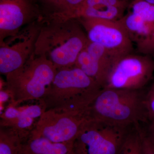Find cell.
<instances>
[{
    "instance_id": "obj_19",
    "label": "cell",
    "mask_w": 154,
    "mask_h": 154,
    "mask_svg": "<svg viewBox=\"0 0 154 154\" xmlns=\"http://www.w3.org/2000/svg\"><path fill=\"white\" fill-rule=\"evenodd\" d=\"M45 5L53 9L51 14L57 12L64 0H41Z\"/></svg>"
},
{
    "instance_id": "obj_7",
    "label": "cell",
    "mask_w": 154,
    "mask_h": 154,
    "mask_svg": "<svg viewBox=\"0 0 154 154\" xmlns=\"http://www.w3.org/2000/svg\"><path fill=\"white\" fill-rule=\"evenodd\" d=\"M89 120L82 114L49 109L39 117L29 138H44L56 143H73L83 125Z\"/></svg>"
},
{
    "instance_id": "obj_11",
    "label": "cell",
    "mask_w": 154,
    "mask_h": 154,
    "mask_svg": "<svg viewBox=\"0 0 154 154\" xmlns=\"http://www.w3.org/2000/svg\"><path fill=\"white\" fill-rule=\"evenodd\" d=\"M37 16L33 0H0V41L35 22Z\"/></svg>"
},
{
    "instance_id": "obj_8",
    "label": "cell",
    "mask_w": 154,
    "mask_h": 154,
    "mask_svg": "<svg viewBox=\"0 0 154 154\" xmlns=\"http://www.w3.org/2000/svg\"><path fill=\"white\" fill-rule=\"evenodd\" d=\"M77 20L85 32L89 41L105 48L116 60L132 53L133 43L118 21L88 18Z\"/></svg>"
},
{
    "instance_id": "obj_13",
    "label": "cell",
    "mask_w": 154,
    "mask_h": 154,
    "mask_svg": "<svg viewBox=\"0 0 154 154\" xmlns=\"http://www.w3.org/2000/svg\"><path fill=\"white\" fill-rule=\"evenodd\" d=\"M73 143H56L42 137L29 138L22 144L19 154H66Z\"/></svg>"
},
{
    "instance_id": "obj_18",
    "label": "cell",
    "mask_w": 154,
    "mask_h": 154,
    "mask_svg": "<svg viewBox=\"0 0 154 154\" xmlns=\"http://www.w3.org/2000/svg\"><path fill=\"white\" fill-rule=\"evenodd\" d=\"M143 154H154V143L146 131L142 133Z\"/></svg>"
},
{
    "instance_id": "obj_2",
    "label": "cell",
    "mask_w": 154,
    "mask_h": 154,
    "mask_svg": "<svg viewBox=\"0 0 154 154\" xmlns=\"http://www.w3.org/2000/svg\"><path fill=\"white\" fill-rule=\"evenodd\" d=\"M102 88L81 69L73 66L57 69L49 91L43 99L45 110L57 109L88 115Z\"/></svg>"
},
{
    "instance_id": "obj_5",
    "label": "cell",
    "mask_w": 154,
    "mask_h": 154,
    "mask_svg": "<svg viewBox=\"0 0 154 154\" xmlns=\"http://www.w3.org/2000/svg\"><path fill=\"white\" fill-rule=\"evenodd\" d=\"M134 126L90 119L77 136L72 150L75 154H117Z\"/></svg>"
},
{
    "instance_id": "obj_10",
    "label": "cell",
    "mask_w": 154,
    "mask_h": 154,
    "mask_svg": "<svg viewBox=\"0 0 154 154\" xmlns=\"http://www.w3.org/2000/svg\"><path fill=\"white\" fill-rule=\"evenodd\" d=\"M41 24L34 22L0 41V72L5 75L21 67L34 53Z\"/></svg>"
},
{
    "instance_id": "obj_4",
    "label": "cell",
    "mask_w": 154,
    "mask_h": 154,
    "mask_svg": "<svg viewBox=\"0 0 154 154\" xmlns=\"http://www.w3.org/2000/svg\"><path fill=\"white\" fill-rule=\"evenodd\" d=\"M57 69L44 57L34 53L22 66L6 75V91L14 106L29 100H40L51 88Z\"/></svg>"
},
{
    "instance_id": "obj_14",
    "label": "cell",
    "mask_w": 154,
    "mask_h": 154,
    "mask_svg": "<svg viewBox=\"0 0 154 154\" xmlns=\"http://www.w3.org/2000/svg\"><path fill=\"white\" fill-rule=\"evenodd\" d=\"M24 139L18 131L13 128H0V154H19Z\"/></svg>"
},
{
    "instance_id": "obj_15",
    "label": "cell",
    "mask_w": 154,
    "mask_h": 154,
    "mask_svg": "<svg viewBox=\"0 0 154 154\" xmlns=\"http://www.w3.org/2000/svg\"><path fill=\"white\" fill-rule=\"evenodd\" d=\"M142 131L140 125L133 127L117 154H143Z\"/></svg>"
},
{
    "instance_id": "obj_21",
    "label": "cell",
    "mask_w": 154,
    "mask_h": 154,
    "mask_svg": "<svg viewBox=\"0 0 154 154\" xmlns=\"http://www.w3.org/2000/svg\"><path fill=\"white\" fill-rule=\"evenodd\" d=\"M131 1H137V0H130ZM143 1H146L150 4L154 5V0H143Z\"/></svg>"
},
{
    "instance_id": "obj_22",
    "label": "cell",
    "mask_w": 154,
    "mask_h": 154,
    "mask_svg": "<svg viewBox=\"0 0 154 154\" xmlns=\"http://www.w3.org/2000/svg\"><path fill=\"white\" fill-rule=\"evenodd\" d=\"M66 154H75V153L72 150V149L70 151H69Z\"/></svg>"
},
{
    "instance_id": "obj_20",
    "label": "cell",
    "mask_w": 154,
    "mask_h": 154,
    "mask_svg": "<svg viewBox=\"0 0 154 154\" xmlns=\"http://www.w3.org/2000/svg\"><path fill=\"white\" fill-rule=\"evenodd\" d=\"M146 132L154 143V123L149 124L148 130Z\"/></svg>"
},
{
    "instance_id": "obj_16",
    "label": "cell",
    "mask_w": 154,
    "mask_h": 154,
    "mask_svg": "<svg viewBox=\"0 0 154 154\" xmlns=\"http://www.w3.org/2000/svg\"><path fill=\"white\" fill-rule=\"evenodd\" d=\"M131 2L128 0H85L80 6L91 7L96 5L114 6L128 9Z\"/></svg>"
},
{
    "instance_id": "obj_12",
    "label": "cell",
    "mask_w": 154,
    "mask_h": 154,
    "mask_svg": "<svg viewBox=\"0 0 154 154\" xmlns=\"http://www.w3.org/2000/svg\"><path fill=\"white\" fill-rule=\"evenodd\" d=\"M75 66L94 79L101 88L105 86L111 67L88 51L86 48L77 57Z\"/></svg>"
},
{
    "instance_id": "obj_3",
    "label": "cell",
    "mask_w": 154,
    "mask_h": 154,
    "mask_svg": "<svg viewBox=\"0 0 154 154\" xmlns=\"http://www.w3.org/2000/svg\"><path fill=\"white\" fill-rule=\"evenodd\" d=\"M141 90L101 89L88 110L90 119L125 125L148 122Z\"/></svg>"
},
{
    "instance_id": "obj_9",
    "label": "cell",
    "mask_w": 154,
    "mask_h": 154,
    "mask_svg": "<svg viewBox=\"0 0 154 154\" xmlns=\"http://www.w3.org/2000/svg\"><path fill=\"white\" fill-rule=\"evenodd\" d=\"M128 9L118 21L140 52L150 55L154 45V5L137 0L131 2Z\"/></svg>"
},
{
    "instance_id": "obj_17",
    "label": "cell",
    "mask_w": 154,
    "mask_h": 154,
    "mask_svg": "<svg viewBox=\"0 0 154 154\" xmlns=\"http://www.w3.org/2000/svg\"><path fill=\"white\" fill-rule=\"evenodd\" d=\"M144 105L148 122L154 123V83L145 93Z\"/></svg>"
},
{
    "instance_id": "obj_23",
    "label": "cell",
    "mask_w": 154,
    "mask_h": 154,
    "mask_svg": "<svg viewBox=\"0 0 154 154\" xmlns=\"http://www.w3.org/2000/svg\"><path fill=\"white\" fill-rule=\"evenodd\" d=\"M151 54H152V55H153V60H154V45L153 46V47L152 50V51Z\"/></svg>"
},
{
    "instance_id": "obj_1",
    "label": "cell",
    "mask_w": 154,
    "mask_h": 154,
    "mask_svg": "<svg viewBox=\"0 0 154 154\" xmlns=\"http://www.w3.org/2000/svg\"><path fill=\"white\" fill-rule=\"evenodd\" d=\"M89 41L77 19L48 21L41 25L34 54L50 61L57 69L75 66L79 54Z\"/></svg>"
},
{
    "instance_id": "obj_6",
    "label": "cell",
    "mask_w": 154,
    "mask_h": 154,
    "mask_svg": "<svg viewBox=\"0 0 154 154\" xmlns=\"http://www.w3.org/2000/svg\"><path fill=\"white\" fill-rule=\"evenodd\" d=\"M154 73V60L149 55L130 54L114 63L103 88L141 90Z\"/></svg>"
}]
</instances>
